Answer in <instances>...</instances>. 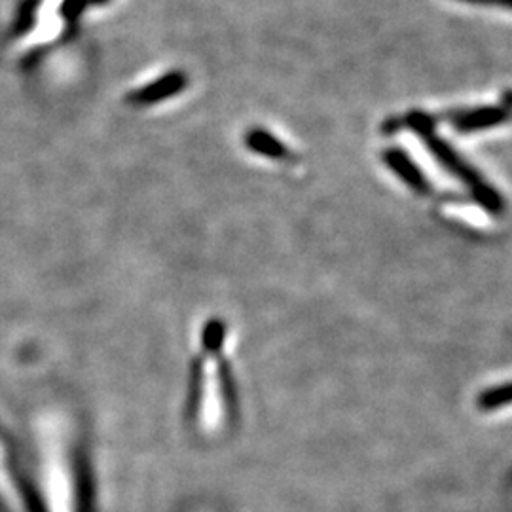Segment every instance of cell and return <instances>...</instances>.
<instances>
[{"label": "cell", "mask_w": 512, "mask_h": 512, "mask_svg": "<svg viewBox=\"0 0 512 512\" xmlns=\"http://www.w3.org/2000/svg\"><path fill=\"white\" fill-rule=\"evenodd\" d=\"M406 126L412 129L416 135H420L421 141L427 145L429 152L444 165L454 177H458L461 183L467 184L473 192H475L478 202L484 207H488L492 213H499L503 209V200L499 198V194L486 181H482V177L476 173L471 165L467 164L454 148L450 147L444 139H440L435 133V120L433 116L425 114V112H410L404 118H393L387 120L384 126V133H395L399 129Z\"/></svg>", "instance_id": "7a4b0ae2"}, {"label": "cell", "mask_w": 512, "mask_h": 512, "mask_svg": "<svg viewBox=\"0 0 512 512\" xmlns=\"http://www.w3.org/2000/svg\"><path fill=\"white\" fill-rule=\"evenodd\" d=\"M249 147L255 148L260 154H266L270 158H277V160H285L291 156V152L283 143H279L270 133H262V131H255L249 135Z\"/></svg>", "instance_id": "8992f818"}, {"label": "cell", "mask_w": 512, "mask_h": 512, "mask_svg": "<svg viewBox=\"0 0 512 512\" xmlns=\"http://www.w3.org/2000/svg\"><path fill=\"white\" fill-rule=\"evenodd\" d=\"M509 404H512V382L488 389L478 397V406L482 410H497V408H503Z\"/></svg>", "instance_id": "52a82bcc"}, {"label": "cell", "mask_w": 512, "mask_h": 512, "mask_svg": "<svg viewBox=\"0 0 512 512\" xmlns=\"http://www.w3.org/2000/svg\"><path fill=\"white\" fill-rule=\"evenodd\" d=\"M385 165L391 167V171L408 184L416 194L420 196H429L431 194V184L425 179V175L421 173L420 167L412 162V158L399 148H389L382 154Z\"/></svg>", "instance_id": "277c9868"}, {"label": "cell", "mask_w": 512, "mask_h": 512, "mask_svg": "<svg viewBox=\"0 0 512 512\" xmlns=\"http://www.w3.org/2000/svg\"><path fill=\"white\" fill-rule=\"evenodd\" d=\"M461 2H469V4H480V6H499V8H507V10H512V0H461Z\"/></svg>", "instance_id": "ba28073f"}, {"label": "cell", "mask_w": 512, "mask_h": 512, "mask_svg": "<svg viewBox=\"0 0 512 512\" xmlns=\"http://www.w3.org/2000/svg\"><path fill=\"white\" fill-rule=\"evenodd\" d=\"M37 458L46 512H80L69 421L59 412L37 420Z\"/></svg>", "instance_id": "6da1fadb"}, {"label": "cell", "mask_w": 512, "mask_h": 512, "mask_svg": "<svg viewBox=\"0 0 512 512\" xmlns=\"http://www.w3.org/2000/svg\"><path fill=\"white\" fill-rule=\"evenodd\" d=\"M501 99H503V105H505V107L512 109V90L503 93V97H501Z\"/></svg>", "instance_id": "9c48e42d"}, {"label": "cell", "mask_w": 512, "mask_h": 512, "mask_svg": "<svg viewBox=\"0 0 512 512\" xmlns=\"http://www.w3.org/2000/svg\"><path fill=\"white\" fill-rule=\"evenodd\" d=\"M0 499L8 505L10 512H27L25 499L19 494L18 484L10 469V461L2 442H0Z\"/></svg>", "instance_id": "5b68a950"}, {"label": "cell", "mask_w": 512, "mask_h": 512, "mask_svg": "<svg viewBox=\"0 0 512 512\" xmlns=\"http://www.w3.org/2000/svg\"><path fill=\"white\" fill-rule=\"evenodd\" d=\"M461 133H473L482 129L495 128L512 120V109L501 107H478V109L458 110L444 116Z\"/></svg>", "instance_id": "3957f363"}]
</instances>
